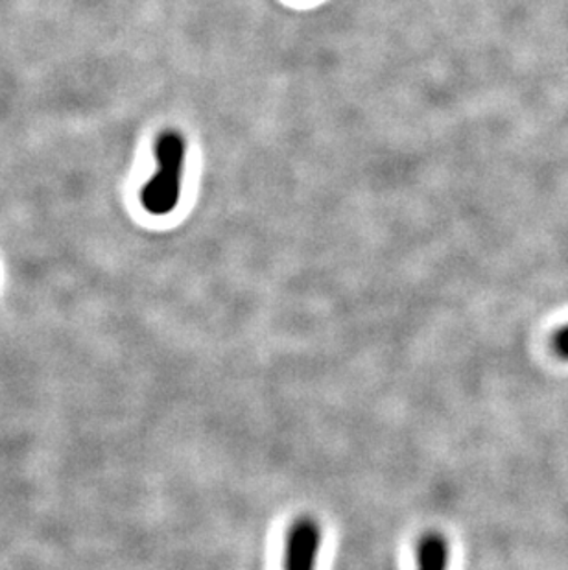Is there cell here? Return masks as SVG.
Wrapping results in <instances>:
<instances>
[{"label":"cell","mask_w":568,"mask_h":570,"mask_svg":"<svg viewBox=\"0 0 568 570\" xmlns=\"http://www.w3.org/2000/svg\"><path fill=\"white\" fill-rule=\"evenodd\" d=\"M322 544L323 530L317 519L297 517L284 541L283 570H317Z\"/></svg>","instance_id":"cell-2"},{"label":"cell","mask_w":568,"mask_h":570,"mask_svg":"<svg viewBox=\"0 0 568 570\" xmlns=\"http://www.w3.org/2000/svg\"><path fill=\"white\" fill-rule=\"evenodd\" d=\"M187 145L182 134L165 131L157 139L156 173L140 193V204L150 215H170L182 196L183 173H185Z\"/></svg>","instance_id":"cell-1"},{"label":"cell","mask_w":568,"mask_h":570,"mask_svg":"<svg viewBox=\"0 0 568 570\" xmlns=\"http://www.w3.org/2000/svg\"><path fill=\"white\" fill-rule=\"evenodd\" d=\"M552 347L559 358L568 361V325L559 328L558 333L554 334Z\"/></svg>","instance_id":"cell-4"},{"label":"cell","mask_w":568,"mask_h":570,"mask_svg":"<svg viewBox=\"0 0 568 570\" xmlns=\"http://www.w3.org/2000/svg\"><path fill=\"white\" fill-rule=\"evenodd\" d=\"M415 570H449L451 544L441 532H427L415 547Z\"/></svg>","instance_id":"cell-3"}]
</instances>
